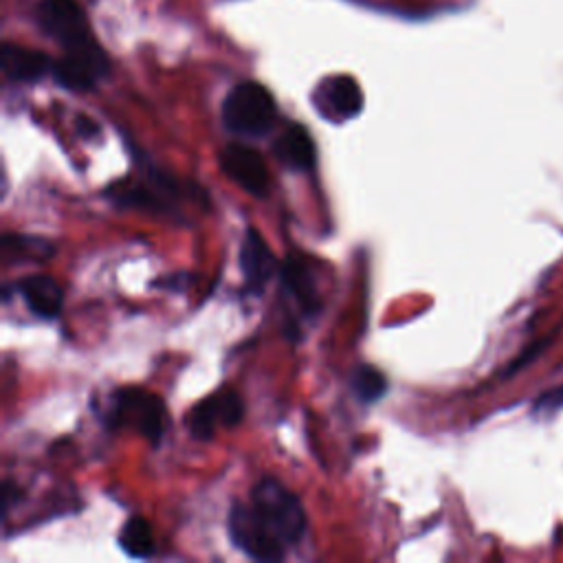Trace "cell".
<instances>
[{
  "mask_svg": "<svg viewBox=\"0 0 563 563\" xmlns=\"http://www.w3.org/2000/svg\"><path fill=\"white\" fill-rule=\"evenodd\" d=\"M275 99L257 81H240L224 97L222 123L238 136H264L275 125Z\"/></svg>",
  "mask_w": 563,
  "mask_h": 563,
  "instance_id": "6da1fadb",
  "label": "cell"
},
{
  "mask_svg": "<svg viewBox=\"0 0 563 563\" xmlns=\"http://www.w3.org/2000/svg\"><path fill=\"white\" fill-rule=\"evenodd\" d=\"M251 506L264 523L286 543L292 545L306 530V512L295 493L275 477H262L251 490Z\"/></svg>",
  "mask_w": 563,
  "mask_h": 563,
  "instance_id": "7a4b0ae2",
  "label": "cell"
},
{
  "mask_svg": "<svg viewBox=\"0 0 563 563\" xmlns=\"http://www.w3.org/2000/svg\"><path fill=\"white\" fill-rule=\"evenodd\" d=\"M108 422L134 429L150 442H158L167 424V413L165 405L154 394L139 387H125L114 391L110 400Z\"/></svg>",
  "mask_w": 563,
  "mask_h": 563,
  "instance_id": "3957f363",
  "label": "cell"
},
{
  "mask_svg": "<svg viewBox=\"0 0 563 563\" xmlns=\"http://www.w3.org/2000/svg\"><path fill=\"white\" fill-rule=\"evenodd\" d=\"M229 537L238 550L255 561H282L286 543L264 523L255 508L244 501H235L229 510Z\"/></svg>",
  "mask_w": 563,
  "mask_h": 563,
  "instance_id": "277c9868",
  "label": "cell"
},
{
  "mask_svg": "<svg viewBox=\"0 0 563 563\" xmlns=\"http://www.w3.org/2000/svg\"><path fill=\"white\" fill-rule=\"evenodd\" d=\"M37 22L64 51L95 42L90 24L75 0H40Z\"/></svg>",
  "mask_w": 563,
  "mask_h": 563,
  "instance_id": "5b68a950",
  "label": "cell"
},
{
  "mask_svg": "<svg viewBox=\"0 0 563 563\" xmlns=\"http://www.w3.org/2000/svg\"><path fill=\"white\" fill-rule=\"evenodd\" d=\"M110 70L106 51L95 42L64 51V55L53 64V77L68 90H90Z\"/></svg>",
  "mask_w": 563,
  "mask_h": 563,
  "instance_id": "8992f818",
  "label": "cell"
},
{
  "mask_svg": "<svg viewBox=\"0 0 563 563\" xmlns=\"http://www.w3.org/2000/svg\"><path fill=\"white\" fill-rule=\"evenodd\" d=\"M244 416V402L235 389L222 387L198 402L189 413V431L198 440H209L220 424L233 427Z\"/></svg>",
  "mask_w": 563,
  "mask_h": 563,
  "instance_id": "52a82bcc",
  "label": "cell"
},
{
  "mask_svg": "<svg viewBox=\"0 0 563 563\" xmlns=\"http://www.w3.org/2000/svg\"><path fill=\"white\" fill-rule=\"evenodd\" d=\"M220 165L224 174L235 180L242 189L249 194L264 198L271 189V176L268 167L262 158V154L244 143H229L220 152Z\"/></svg>",
  "mask_w": 563,
  "mask_h": 563,
  "instance_id": "ba28073f",
  "label": "cell"
},
{
  "mask_svg": "<svg viewBox=\"0 0 563 563\" xmlns=\"http://www.w3.org/2000/svg\"><path fill=\"white\" fill-rule=\"evenodd\" d=\"M314 108L328 121L341 123L356 117L363 108V90L350 75H334L319 84L314 90Z\"/></svg>",
  "mask_w": 563,
  "mask_h": 563,
  "instance_id": "9c48e42d",
  "label": "cell"
},
{
  "mask_svg": "<svg viewBox=\"0 0 563 563\" xmlns=\"http://www.w3.org/2000/svg\"><path fill=\"white\" fill-rule=\"evenodd\" d=\"M277 268L275 255L255 229H246L240 246V271L244 275L246 290L257 295L264 290Z\"/></svg>",
  "mask_w": 563,
  "mask_h": 563,
  "instance_id": "30bf717a",
  "label": "cell"
},
{
  "mask_svg": "<svg viewBox=\"0 0 563 563\" xmlns=\"http://www.w3.org/2000/svg\"><path fill=\"white\" fill-rule=\"evenodd\" d=\"M279 282L284 295L299 308L303 317H312L319 310V292L314 284L312 268L299 255H290L284 260L279 268Z\"/></svg>",
  "mask_w": 563,
  "mask_h": 563,
  "instance_id": "8fae6325",
  "label": "cell"
},
{
  "mask_svg": "<svg viewBox=\"0 0 563 563\" xmlns=\"http://www.w3.org/2000/svg\"><path fill=\"white\" fill-rule=\"evenodd\" d=\"M0 64L4 77L11 81H37L46 73H53L55 62L37 48H26L7 42L0 53Z\"/></svg>",
  "mask_w": 563,
  "mask_h": 563,
  "instance_id": "7c38bea8",
  "label": "cell"
},
{
  "mask_svg": "<svg viewBox=\"0 0 563 563\" xmlns=\"http://www.w3.org/2000/svg\"><path fill=\"white\" fill-rule=\"evenodd\" d=\"M273 154L275 158L286 165L288 169L295 172H306L312 169L317 152H314V143L310 132L299 125V123H290L273 143Z\"/></svg>",
  "mask_w": 563,
  "mask_h": 563,
  "instance_id": "4fadbf2b",
  "label": "cell"
},
{
  "mask_svg": "<svg viewBox=\"0 0 563 563\" xmlns=\"http://www.w3.org/2000/svg\"><path fill=\"white\" fill-rule=\"evenodd\" d=\"M18 290L29 310L42 319H55L62 310V288L48 275H31L18 284Z\"/></svg>",
  "mask_w": 563,
  "mask_h": 563,
  "instance_id": "5bb4252c",
  "label": "cell"
},
{
  "mask_svg": "<svg viewBox=\"0 0 563 563\" xmlns=\"http://www.w3.org/2000/svg\"><path fill=\"white\" fill-rule=\"evenodd\" d=\"M121 550L132 559H150L154 554V534L143 517H130L119 532Z\"/></svg>",
  "mask_w": 563,
  "mask_h": 563,
  "instance_id": "9a60e30c",
  "label": "cell"
},
{
  "mask_svg": "<svg viewBox=\"0 0 563 563\" xmlns=\"http://www.w3.org/2000/svg\"><path fill=\"white\" fill-rule=\"evenodd\" d=\"M352 389L358 400L376 402L387 391V378L372 365H361L352 374Z\"/></svg>",
  "mask_w": 563,
  "mask_h": 563,
  "instance_id": "2e32d148",
  "label": "cell"
},
{
  "mask_svg": "<svg viewBox=\"0 0 563 563\" xmlns=\"http://www.w3.org/2000/svg\"><path fill=\"white\" fill-rule=\"evenodd\" d=\"M561 409H563V385H556V387L543 391V394L534 400V411H537L539 416L550 418V416H554V413L561 411Z\"/></svg>",
  "mask_w": 563,
  "mask_h": 563,
  "instance_id": "e0dca14e",
  "label": "cell"
},
{
  "mask_svg": "<svg viewBox=\"0 0 563 563\" xmlns=\"http://www.w3.org/2000/svg\"><path fill=\"white\" fill-rule=\"evenodd\" d=\"M77 128H79L84 134H97V132H99V130H97V125H95V121L84 119V117H79V119H77Z\"/></svg>",
  "mask_w": 563,
  "mask_h": 563,
  "instance_id": "ac0fdd59",
  "label": "cell"
}]
</instances>
